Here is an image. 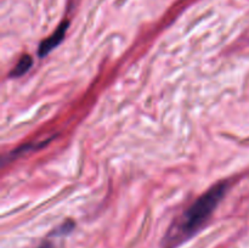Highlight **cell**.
<instances>
[{
  "mask_svg": "<svg viewBox=\"0 0 249 248\" xmlns=\"http://www.w3.org/2000/svg\"><path fill=\"white\" fill-rule=\"evenodd\" d=\"M226 190H228L226 182H220V184L215 185L206 194L202 195L187 211H185L179 223L169 233V237H168L169 245L177 246L178 243L195 235L208 220L214 209L218 207L219 202L225 196Z\"/></svg>",
  "mask_w": 249,
  "mask_h": 248,
  "instance_id": "obj_1",
  "label": "cell"
},
{
  "mask_svg": "<svg viewBox=\"0 0 249 248\" xmlns=\"http://www.w3.org/2000/svg\"><path fill=\"white\" fill-rule=\"evenodd\" d=\"M67 28H68V22H63V23H61L60 26L57 27V29H56V31L53 32L49 38H46L45 40L41 41L38 50V53L40 57H44V56L48 55L49 53H51L56 46L60 45L61 41L63 40V38H65V34L66 32H67Z\"/></svg>",
  "mask_w": 249,
  "mask_h": 248,
  "instance_id": "obj_2",
  "label": "cell"
},
{
  "mask_svg": "<svg viewBox=\"0 0 249 248\" xmlns=\"http://www.w3.org/2000/svg\"><path fill=\"white\" fill-rule=\"evenodd\" d=\"M33 65V58L29 55H23L21 57V60L16 63L14 70L10 72L11 77H21L24 73H27L29 71V68Z\"/></svg>",
  "mask_w": 249,
  "mask_h": 248,
  "instance_id": "obj_3",
  "label": "cell"
},
{
  "mask_svg": "<svg viewBox=\"0 0 249 248\" xmlns=\"http://www.w3.org/2000/svg\"><path fill=\"white\" fill-rule=\"evenodd\" d=\"M73 228H74V224H73L72 221H66V223H63L62 225H60L57 229H56L53 235L55 236L67 235V233H70L71 231L73 230Z\"/></svg>",
  "mask_w": 249,
  "mask_h": 248,
  "instance_id": "obj_4",
  "label": "cell"
},
{
  "mask_svg": "<svg viewBox=\"0 0 249 248\" xmlns=\"http://www.w3.org/2000/svg\"><path fill=\"white\" fill-rule=\"evenodd\" d=\"M38 248H53V246L51 245L50 242H45V243H43V245H41L40 247H38Z\"/></svg>",
  "mask_w": 249,
  "mask_h": 248,
  "instance_id": "obj_5",
  "label": "cell"
}]
</instances>
